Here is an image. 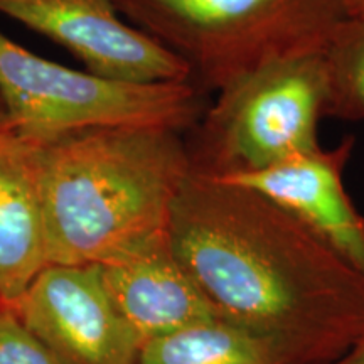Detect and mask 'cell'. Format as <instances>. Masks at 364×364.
I'll return each mask as SVG.
<instances>
[{
    "instance_id": "1",
    "label": "cell",
    "mask_w": 364,
    "mask_h": 364,
    "mask_svg": "<svg viewBox=\"0 0 364 364\" xmlns=\"http://www.w3.org/2000/svg\"><path fill=\"white\" fill-rule=\"evenodd\" d=\"M169 238L218 316L295 364L334 363L364 336V272L257 191L191 171Z\"/></svg>"
},
{
    "instance_id": "2",
    "label": "cell",
    "mask_w": 364,
    "mask_h": 364,
    "mask_svg": "<svg viewBox=\"0 0 364 364\" xmlns=\"http://www.w3.org/2000/svg\"><path fill=\"white\" fill-rule=\"evenodd\" d=\"M49 265H107L169 231L193 171L179 132L105 127L38 145Z\"/></svg>"
},
{
    "instance_id": "3",
    "label": "cell",
    "mask_w": 364,
    "mask_h": 364,
    "mask_svg": "<svg viewBox=\"0 0 364 364\" xmlns=\"http://www.w3.org/2000/svg\"><path fill=\"white\" fill-rule=\"evenodd\" d=\"M145 33L220 91L285 59L326 54L346 0H117Z\"/></svg>"
},
{
    "instance_id": "4",
    "label": "cell",
    "mask_w": 364,
    "mask_h": 364,
    "mask_svg": "<svg viewBox=\"0 0 364 364\" xmlns=\"http://www.w3.org/2000/svg\"><path fill=\"white\" fill-rule=\"evenodd\" d=\"M0 125L44 145L105 127L181 132L201 113L193 83H129L59 65L0 31Z\"/></svg>"
},
{
    "instance_id": "5",
    "label": "cell",
    "mask_w": 364,
    "mask_h": 364,
    "mask_svg": "<svg viewBox=\"0 0 364 364\" xmlns=\"http://www.w3.org/2000/svg\"><path fill=\"white\" fill-rule=\"evenodd\" d=\"M329 105L326 54L273 63L218 91L204 120L193 171L236 177L272 169L317 150Z\"/></svg>"
},
{
    "instance_id": "6",
    "label": "cell",
    "mask_w": 364,
    "mask_h": 364,
    "mask_svg": "<svg viewBox=\"0 0 364 364\" xmlns=\"http://www.w3.org/2000/svg\"><path fill=\"white\" fill-rule=\"evenodd\" d=\"M0 16L61 44L86 71L129 83H191L188 63L127 24L117 0H0Z\"/></svg>"
},
{
    "instance_id": "7",
    "label": "cell",
    "mask_w": 364,
    "mask_h": 364,
    "mask_svg": "<svg viewBox=\"0 0 364 364\" xmlns=\"http://www.w3.org/2000/svg\"><path fill=\"white\" fill-rule=\"evenodd\" d=\"M9 306L59 364H139L142 344L97 265H48Z\"/></svg>"
},
{
    "instance_id": "8",
    "label": "cell",
    "mask_w": 364,
    "mask_h": 364,
    "mask_svg": "<svg viewBox=\"0 0 364 364\" xmlns=\"http://www.w3.org/2000/svg\"><path fill=\"white\" fill-rule=\"evenodd\" d=\"M113 306L140 341L221 318L172 250L169 231L100 267Z\"/></svg>"
},
{
    "instance_id": "9",
    "label": "cell",
    "mask_w": 364,
    "mask_h": 364,
    "mask_svg": "<svg viewBox=\"0 0 364 364\" xmlns=\"http://www.w3.org/2000/svg\"><path fill=\"white\" fill-rule=\"evenodd\" d=\"M353 149L354 136H346L334 149L318 147L272 169L221 181L257 191L290 211L364 272V216L344 188Z\"/></svg>"
},
{
    "instance_id": "10",
    "label": "cell",
    "mask_w": 364,
    "mask_h": 364,
    "mask_svg": "<svg viewBox=\"0 0 364 364\" xmlns=\"http://www.w3.org/2000/svg\"><path fill=\"white\" fill-rule=\"evenodd\" d=\"M48 265L38 145L0 125V300L16 302Z\"/></svg>"
},
{
    "instance_id": "11",
    "label": "cell",
    "mask_w": 364,
    "mask_h": 364,
    "mask_svg": "<svg viewBox=\"0 0 364 364\" xmlns=\"http://www.w3.org/2000/svg\"><path fill=\"white\" fill-rule=\"evenodd\" d=\"M139 364H295L279 346L223 318L150 341Z\"/></svg>"
},
{
    "instance_id": "12",
    "label": "cell",
    "mask_w": 364,
    "mask_h": 364,
    "mask_svg": "<svg viewBox=\"0 0 364 364\" xmlns=\"http://www.w3.org/2000/svg\"><path fill=\"white\" fill-rule=\"evenodd\" d=\"M327 115L364 118V22L348 21L326 53Z\"/></svg>"
},
{
    "instance_id": "13",
    "label": "cell",
    "mask_w": 364,
    "mask_h": 364,
    "mask_svg": "<svg viewBox=\"0 0 364 364\" xmlns=\"http://www.w3.org/2000/svg\"><path fill=\"white\" fill-rule=\"evenodd\" d=\"M0 364H59L7 302L0 300Z\"/></svg>"
},
{
    "instance_id": "14",
    "label": "cell",
    "mask_w": 364,
    "mask_h": 364,
    "mask_svg": "<svg viewBox=\"0 0 364 364\" xmlns=\"http://www.w3.org/2000/svg\"><path fill=\"white\" fill-rule=\"evenodd\" d=\"M331 364H364V336L356 344Z\"/></svg>"
},
{
    "instance_id": "15",
    "label": "cell",
    "mask_w": 364,
    "mask_h": 364,
    "mask_svg": "<svg viewBox=\"0 0 364 364\" xmlns=\"http://www.w3.org/2000/svg\"><path fill=\"white\" fill-rule=\"evenodd\" d=\"M346 14L349 21L364 22V0H346Z\"/></svg>"
},
{
    "instance_id": "16",
    "label": "cell",
    "mask_w": 364,
    "mask_h": 364,
    "mask_svg": "<svg viewBox=\"0 0 364 364\" xmlns=\"http://www.w3.org/2000/svg\"><path fill=\"white\" fill-rule=\"evenodd\" d=\"M0 122H2V110H0Z\"/></svg>"
}]
</instances>
